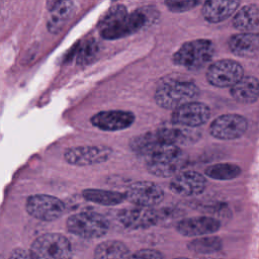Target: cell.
Masks as SVG:
<instances>
[{"label": "cell", "instance_id": "d6a6232c", "mask_svg": "<svg viewBox=\"0 0 259 259\" xmlns=\"http://www.w3.org/2000/svg\"><path fill=\"white\" fill-rule=\"evenodd\" d=\"M175 259H190V258H186V257H179V258H175Z\"/></svg>", "mask_w": 259, "mask_h": 259}, {"label": "cell", "instance_id": "6da1fadb", "mask_svg": "<svg viewBox=\"0 0 259 259\" xmlns=\"http://www.w3.org/2000/svg\"><path fill=\"white\" fill-rule=\"evenodd\" d=\"M131 149L146 160L147 170L158 177H174L187 164V155L179 146L161 142L156 133L136 136L130 142Z\"/></svg>", "mask_w": 259, "mask_h": 259}, {"label": "cell", "instance_id": "ffe728a7", "mask_svg": "<svg viewBox=\"0 0 259 259\" xmlns=\"http://www.w3.org/2000/svg\"><path fill=\"white\" fill-rule=\"evenodd\" d=\"M231 95L241 103L249 104L259 98V80L252 76H246L231 87Z\"/></svg>", "mask_w": 259, "mask_h": 259}, {"label": "cell", "instance_id": "ba28073f", "mask_svg": "<svg viewBox=\"0 0 259 259\" xmlns=\"http://www.w3.org/2000/svg\"><path fill=\"white\" fill-rule=\"evenodd\" d=\"M112 154L107 146H78L66 150L64 158L67 163L75 166H91L107 161Z\"/></svg>", "mask_w": 259, "mask_h": 259}, {"label": "cell", "instance_id": "e0dca14e", "mask_svg": "<svg viewBox=\"0 0 259 259\" xmlns=\"http://www.w3.org/2000/svg\"><path fill=\"white\" fill-rule=\"evenodd\" d=\"M155 133L161 142L175 146L189 145L199 139V132L195 131L194 127H187L173 122L162 125Z\"/></svg>", "mask_w": 259, "mask_h": 259}, {"label": "cell", "instance_id": "5b68a950", "mask_svg": "<svg viewBox=\"0 0 259 259\" xmlns=\"http://www.w3.org/2000/svg\"><path fill=\"white\" fill-rule=\"evenodd\" d=\"M39 259H67L71 257V244L62 234L47 233L37 237L30 246Z\"/></svg>", "mask_w": 259, "mask_h": 259}, {"label": "cell", "instance_id": "4316f807", "mask_svg": "<svg viewBox=\"0 0 259 259\" xmlns=\"http://www.w3.org/2000/svg\"><path fill=\"white\" fill-rule=\"evenodd\" d=\"M99 52V45L97 40L90 37L78 45L76 62L78 65H87L92 63Z\"/></svg>", "mask_w": 259, "mask_h": 259}, {"label": "cell", "instance_id": "9c48e42d", "mask_svg": "<svg viewBox=\"0 0 259 259\" xmlns=\"http://www.w3.org/2000/svg\"><path fill=\"white\" fill-rule=\"evenodd\" d=\"M117 220L126 229L140 230L157 225L160 222V213L154 207L136 205L119 210Z\"/></svg>", "mask_w": 259, "mask_h": 259}, {"label": "cell", "instance_id": "8fae6325", "mask_svg": "<svg viewBox=\"0 0 259 259\" xmlns=\"http://www.w3.org/2000/svg\"><path fill=\"white\" fill-rule=\"evenodd\" d=\"M248 123L244 116L228 113L218 116L209 125V134L220 140H234L241 137Z\"/></svg>", "mask_w": 259, "mask_h": 259}, {"label": "cell", "instance_id": "7c38bea8", "mask_svg": "<svg viewBox=\"0 0 259 259\" xmlns=\"http://www.w3.org/2000/svg\"><path fill=\"white\" fill-rule=\"evenodd\" d=\"M209 117L210 109L206 104L191 101L173 110L171 122L187 127H197L204 124Z\"/></svg>", "mask_w": 259, "mask_h": 259}, {"label": "cell", "instance_id": "ac0fdd59", "mask_svg": "<svg viewBox=\"0 0 259 259\" xmlns=\"http://www.w3.org/2000/svg\"><path fill=\"white\" fill-rule=\"evenodd\" d=\"M239 0H206L201 13L210 23H218L229 18L238 8Z\"/></svg>", "mask_w": 259, "mask_h": 259}, {"label": "cell", "instance_id": "836d02e7", "mask_svg": "<svg viewBox=\"0 0 259 259\" xmlns=\"http://www.w3.org/2000/svg\"><path fill=\"white\" fill-rule=\"evenodd\" d=\"M67 259H71V257H70V258H67Z\"/></svg>", "mask_w": 259, "mask_h": 259}, {"label": "cell", "instance_id": "f1b7e54d", "mask_svg": "<svg viewBox=\"0 0 259 259\" xmlns=\"http://www.w3.org/2000/svg\"><path fill=\"white\" fill-rule=\"evenodd\" d=\"M206 0H165L167 8L175 13L188 11Z\"/></svg>", "mask_w": 259, "mask_h": 259}, {"label": "cell", "instance_id": "83f0119b", "mask_svg": "<svg viewBox=\"0 0 259 259\" xmlns=\"http://www.w3.org/2000/svg\"><path fill=\"white\" fill-rule=\"evenodd\" d=\"M127 14L128 13H127V10L124 5H121V4L113 5L99 19V21L97 23L98 28L100 30H102L106 27H109V26L115 24L116 22H118L119 20H121L122 18H124Z\"/></svg>", "mask_w": 259, "mask_h": 259}, {"label": "cell", "instance_id": "30bf717a", "mask_svg": "<svg viewBox=\"0 0 259 259\" xmlns=\"http://www.w3.org/2000/svg\"><path fill=\"white\" fill-rule=\"evenodd\" d=\"M125 197L135 205L154 207L164 198V191L154 182L138 181L128 186Z\"/></svg>", "mask_w": 259, "mask_h": 259}, {"label": "cell", "instance_id": "8992f818", "mask_svg": "<svg viewBox=\"0 0 259 259\" xmlns=\"http://www.w3.org/2000/svg\"><path fill=\"white\" fill-rule=\"evenodd\" d=\"M26 211L33 218L52 222L60 219L66 210L65 203L49 194H34L27 198L25 203Z\"/></svg>", "mask_w": 259, "mask_h": 259}, {"label": "cell", "instance_id": "44dd1931", "mask_svg": "<svg viewBox=\"0 0 259 259\" xmlns=\"http://www.w3.org/2000/svg\"><path fill=\"white\" fill-rule=\"evenodd\" d=\"M74 10L71 0H64L50 10L47 28L52 33H58L70 19Z\"/></svg>", "mask_w": 259, "mask_h": 259}, {"label": "cell", "instance_id": "484cf974", "mask_svg": "<svg viewBox=\"0 0 259 259\" xmlns=\"http://www.w3.org/2000/svg\"><path fill=\"white\" fill-rule=\"evenodd\" d=\"M222 240L219 237H199L188 243V249L197 254L214 253L222 248Z\"/></svg>", "mask_w": 259, "mask_h": 259}, {"label": "cell", "instance_id": "f546056e", "mask_svg": "<svg viewBox=\"0 0 259 259\" xmlns=\"http://www.w3.org/2000/svg\"><path fill=\"white\" fill-rule=\"evenodd\" d=\"M128 259H165L163 254L155 249H141L131 254Z\"/></svg>", "mask_w": 259, "mask_h": 259}, {"label": "cell", "instance_id": "1f68e13d", "mask_svg": "<svg viewBox=\"0 0 259 259\" xmlns=\"http://www.w3.org/2000/svg\"><path fill=\"white\" fill-rule=\"evenodd\" d=\"M64 0H47V7L49 10H51L53 7H55L57 4L62 2Z\"/></svg>", "mask_w": 259, "mask_h": 259}, {"label": "cell", "instance_id": "7402d4cb", "mask_svg": "<svg viewBox=\"0 0 259 259\" xmlns=\"http://www.w3.org/2000/svg\"><path fill=\"white\" fill-rule=\"evenodd\" d=\"M131 256L127 246L117 240L99 243L93 254V259H128Z\"/></svg>", "mask_w": 259, "mask_h": 259}, {"label": "cell", "instance_id": "603a6c76", "mask_svg": "<svg viewBox=\"0 0 259 259\" xmlns=\"http://www.w3.org/2000/svg\"><path fill=\"white\" fill-rule=\"evenodd\" d=\"M233 25L241 31H250L259 27V7L254 4L243 6L234 16Z\"/></svg>", "mask_w": 259, "mask_h": 259}, {"label": "cell", "instance_id": "4fadbf2b", "mask_svg": "<svg viewBox=\"0 0 259 259\" xmlns=\"http://www.w3.org/2000/svg\"><path fill=\"white\" fill-rule=\"evenodd\" d=\"M148 17L142 10H135L115 24L100 30V35L105 39H118L139 31L146 25Z\"/></svg>", "mask_w": 259, "mask_h": 259}, {"label": "cell", "instance_id": "52a82bcc", "mask_svg": "<svg viewBox=\"0 0 259 259\" xmlns=\"http://www.w3.org/2000/svg\"><path fill=\"white\" fill-rule=\"evenodd\" d=\"M242 66L234 60H219L210 64L206 71V79L215 87H232L243 78Z\"/></svg>", "mask_w": 259, "mask_h": 259}, {"label": "cell", "instance_id": "3957f363", "mask_svg": "<svg viewBox=\"0 0 259 259\" xmlns=\"http://www.w3.org/2000/svg\"><path fill=\"white\" fill-rule=\"evenodd\" d=\"M214 53L209 39H194L184 42L173 55V63L188 70H199L207 65Z\"/></svg>", "mask_w": 259, "mask_h": 259}, {"label": "cell", "instance_id": "5bb4252c", "mask_svg": "<svg viewBox=\"0 0 259 259\" xmlns=\"http://www.w3.org/2000/svg\"><path fill=\"white\" fill-rule=\"evenodd\" d=\"M135 119V114L127 110H105L95 113L90 121L101 131L117 132L130 127Z\"/></svg>", "mask_w": 259, "mask_h": 259}, {"label": "cell", "instance_id": "4dcf8cb0", "mask_svg": "<svg viewBox=\"0 0 259 259\" xmlns=\"http://www.w3.org/2000/svg\"><path fill=\"white\" fill-rule=\"evenodd\" d=\"M9 259H39L32 251L31 249H22V248H16L14 249Z\"/></svg>", "mask_w": 259, "mask_h": 259}, {"label": "cell", "instance_id": "277c9868", "mask_svg": "<svg viewBox=\"0 0 259 259\" xmlns=\"http://www.w3.org/2000/svg\"><path fill=\"white\" fill-rule=\"evenodd\" d=\"M67 229L77 237L97 239L107 233L109 223L102 214L86 210L70 215L67 220Z\"/></svg>", "mask_w": 259, "mask_h": 259}, {"label": "cell", "instance_id": "e575fe53", "mask_svg": "<svg viewBox=\"0 0 259 259\" xmlns=\"http://www.w3.org/2000/svg\"><path fill=\"white\" fill-rule=\"evenodd\" d=\"M112 1H116V0H112Z\"/></svg>", "mask_w": 259, "mask_h": 259}, {"label": "cell", "instance_id": "d6986e66", "mask_svg": "<svg viewBox=\"0 0 259 259\" xmlns=\"http://www.w3.org/2000/svg\"><path fill=\"white\" fill-rule=\"evenodd\" d=\"M228 45L234 55L244 58L255 57L259 54V34L249 32L234 34Z\"/></svg>", "mask_w": 259, "mask_h": 259}, {"label": "cell", "instance_id": "2e32d148", "mask_svg": "<svg viewBox=\"0 0 259 259\" xmlns=\"http://www.w3.org/2000/svg\"><path fill=\"white\" fill-rule=\"evenodd\" d=\"M221 227L220 222L211 217L200 215L186 218L177 223V232L185 237H201L217 232Z\"/></svg>", "mask_w": 259, "mask_h": 259}, {"label": "cell", "instance_id": "d4e9b609", "mask_svg": "<svg viewBox=\"0 0 259 259\" xmlns=\"http://www.w3.org/2000/svg\"><path fill=\"white\" fill-rule=\"evenodd\" d=\"M240 173L241 168L231 163H219L205 169L206 176L215 180H231L238 177Z\"/></svg>", "mask_w": 259, "mask_h": 259}, {"label": "cell", "instance_id": "9a60e30c", "mask_svg": "<svg viewBox=\"0 0 259 259\" xmlns=\"http://www.w3.org/2000/svg\"><path fill=\"white\" fill-rule=\"evenodd\" d=\"M206 186L205 177L196 171H181L175 175L170 184V189L182 196H194L200 194Z\"/></svg>", "mask_w": 259, "mask_h": 259}, {"label": "cell", "instance_id": "cb8c5ba5", "mask_svg": "<svg viewBox=\"0 0 259 259\" xmlns=\"http://www.w3.org/2000/svg\"><path fill=\"white\" fill-rule=\"evenodd\" d=\"M82 195L86 200L101 205H116L126 199L125 193L95 188L83 190Z\"/></svg>", "mask_w": 259, "mask_h": 259}, {"label": "cell", "instance_id": "7a4b0ae2", "mask_svg": "<svg viewBox=\"0 0 259 259\" xmlns=\"http://www.w3.org/2000/svg\"><path fill=\"white\" fill-rule=\"evenodd\" d=\"M198 86L187 80H168L162 82L155 91L156 103L165 109L174 110L199 96Z\"/></svg>", "mask_w": 259, "mask_h": 259}]
</instances>
